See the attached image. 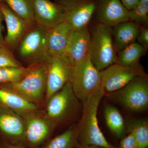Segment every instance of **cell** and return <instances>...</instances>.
<instances>
[{
    "instance_id": "484cf974",
    "label": "cell",
    "mask_w": 148,
    "mask_h": 148,
    "mask_svg": "<svg viewBox=\"0 0 148 148\" xmlns=\"http://www.w3.org/2000/svg\"><path fill=\"white\" fill-rule=\"evenodd\" d=\"M28 68H0V84L12 83L21 79L27 73Z\"/></svg>"
},
{
    "instance_id": "4dcf8cb0",
    "label": "cell",
    "mask_w": 148,
    "mask_h": 148,
    "mask_svg": "<svg viewBox=\"0 0 148 148\" xmlns=\"http://www.w3.org/2000/svg\"><path fill=\"white\" fill-rule=\"evenodd\" d=\"M3 19H4L1 12L0 10V47L5 45L4 37L3 34Z\"/></svg>"
},
{
    "instance_id": "2e32d148",
    "label": "cell",
    "mask_w": 148,
    "mask_h": 148,
    "mask_svg": "<svg viewBox=\"0 0 148 148\" xmlns=\"http://www.w3.org/2000/svg\"><path fill=\"white\" fill-rule=\"evenodd\" d=\"M90 39L88 27L72 31L65 53L72 67L89 55Z\"/></svg>"
},
{
    "instance_id": "5bb4252c",
    "label": "cell",
    "mask_w": 148,
    "mask_h": 148,
    "mask_svg": "<svg viewBox=\"0 0 148 148\" xmlns=\"http://www.w3.org/2000/svg\"><path fill=\"white\" fill-rule=\"evenodd\" d=\"M25 121L19 114L0 106V135L10 143L24 142Z\"/></svg>"
},
{
    "instance_id": "ffe728a7",
    "label": "cell",
    "mask_w": 148,
    "mask_h": 148,
    "mask_svg": "<svg viewBox=\"0 0 148 148\" xmlns=\"http://www.w3.org/2000/svg\"><path fill=\"white\" fill-rule=\"evenodd\" d=\"M147 51L140 44L135 42L118 52L116 63L126 66H138L140 64V58Z\"/></svg>"
},
{
    "instance_id": "d6a6232c",
    "label": "cell",
    "mask_w": 148,
    "mask_h": 148,
    "mask_svg": "<svg viewBox=\"0 0 148 148\" xmlns=\"http://www.w3.org/2000/svg\"><path fill=\"white\" fill-rule=\"evenodd\" d=\"M139 2L140 4L148 3V0H139Z\"/></svg>"
},
{
    "instance_id": "e0dca14e",
    "label": "cell",
    "mask_w": 148,
    "mask_h": 148,
    "mask_svg": "<svg viewBox=\"0 0 148 148\" xmlns=\"http://www.w3.org/2000/svg\"><path fill=\"white\" fill-rule=\"evenodd\" d=\"M73 30L70 25L64 21L46 31V46L50 56H65L69 38Z\"/></svg>"
},
{
    "instance_id": "5b68a950",
    "label": "cell",
    "mask_w": 148,
    "mask_h": 148,
    "mask_svg": "<svg viewBox=\"0 0 148 148\" xmlns=\"http://www.w3.org/2000/svg\"><path fill=\"white\" fill-rule=\"evenodd\" d=\"M46 30L35 24L15 49L19 58L29 66L45 63L50 57L46 46Z\"/></svg>"
},
{
    "instance_id": "cb8c5ba5",
    "label": "cell",
    "mask_w": 148,
    "mask_h": 148,
    "mask_svg": "<svg viewBox=\"0 0 148 148\" xmlns=\"http://www.w3.org/2000/svg\"><path fill=\"white\" fill-rule=\"evenodd\" d=\"M130 132L134 134L138 148H147L148 124L146 120L135 119L131 121L127 126Z\"/></svg>"
},
{
    "instance_id": "4fadbf2b",
    "label": "cell",
    "mask_w": 148,
    "mask_h": 148,
    "mask_svg": "<svg viewBox=\"0 0 148 148\" xmlns=\"http://www.w3.org/2000/svg\"><path fill=\"white\" fill-rule=\"evenodd\" d=\"M35 23L45 30L52 29L65 21L62 6L50 0H32Z\"/></svg>"
},
{
    "instance_id": "44dd1931",
    "label": "cell",
    "mask_w": 148,
    "mask_h": 148,
    "mask_svg": "<svg viewBox=\"0 0 148 148\" xmlns=\"http://www.w3.org/2000/svg\"><path fill=\"white\" fill-rule=\"evenodd\" d=\"M107 126L114 135L118 138L122 137L125 130L124 119L119 111L115 107L107 106L104 111Z\"/></svg>"
},
{
    "instance_id": "6da1fadb",
    "label": "cell",
    "mask_w": 148,
    "mask_h": 148,
    "mask_svg": "<svg viewBox=\"0 0 148 148\" xmlns=\"http://www.w3.org/2000/svg\"><path fill=\"white\" fill-rule=\"evenodd\" d=\"M104 95L101 87L82 102V115L77 125L78 143L82 148L89 146L114 148L106 140L98 125V108Z\"/></svg>"
},
{
    "instance_id": "30bf717a",
    "label": "cell",
    "mask_w": 148,
    "mask_h": 148,
    "mask_svg": "<svg viewBox=\"0 0 148 148\" xmlns=\"http://www.w3.org/2000/svg\"><path fill=\"white\" fill-rule=\"evenodd\" d=\"M62 6L65 21L76 30L87 27L95 14L97 0H55Z\"/></svg>"
},
{
    "instance_id": "8fae6325",
    "label": "cell",
    "mask_w": 148,
    "mask_h": 148,
    "mask_svg": "<svg viewBox=\"0 0 148 148\" xmlns=\"http://www.w3.org/2000/svg\"><path fill=\"white\" fill-rule=\"evenodd\" d=\"M47 88L45 102L70 82L72 66L65 56H50L47 62Z\"/></svg>"
},
{
    "instance_id": "9c48e42d",
    "label": "cell",
    "mask_w": 148,
    "mask_h": 148,
    "mask_svg": "<svg viewBox=\"0 0 148 148\" xmlns=\"http://www.w3.org/2000/svg\"><path fill=\"white\" fill-rule=\"evenodd\" d=\"M101 88L105 94L124 87L135 77L147 76L141 65L126 66L115 63L101 71Z\"/></svg>"
},
{
    "instance_id": "ac0fdd59",
    "label": "cell",
    "mask_w": 148,
    "mask_h": 148,
    "mask_svg": "<svg viewBox=\"0 0 148 148\" xmlns=\"http://www.w3.org/2000/svg\"><path fill=\"white\" fill-rule=\"evenodd\" d=\"M0 106L14 111L20 115L40 110L39 106L27 101L5 84H0Z\"/></svg>"
},
{
    "instance_id": "7402d4cb",
    "label": "cell",
    "mask_w": 148,
    "mask_h": 148,
    "mask_svg": "<svg viewBox=\"0 0 148 148\" xmlns=\"http://www.w3.org/2000/svg\"><path fill=\"white\" fill-rule=\"evenodd\" d=\"M77 125L51 139L42 148H74L78 144Z\"/></svg>"
},
{
    "instance_id": "8992f818",
    "label": "cell",
    "mask_w": 148,
    "mask_h": 148,
    "mask_svg": "<svg viewBox=\"0 0 148 148\" xmlns=\"http://www.w3.org/2000/svg\"><path fill=\"white\" fill-rule=\"evenodd\" d=\"M45 103L46 114L57 125L71 118L79 108L78 99L70 82L54 93Z\"/></svg>"
},
{
    "instance_id": "d4e9b609",
    "label": "cell",
    "mask_w": 148,
    "mask_h": 148,
    "mask_svg": "<svg viewBox=\"0 0 148 148\" xmlns=\"http://www.w3.org/2000/svg\"><path fill=\"white\" fill-rule=\"evenodd\" d=\"M128 20L140 27H147L148 3H139L135 8L128 11Z\"/></svg>"
},
{
    "instance_id": "d6986e66",
    "label": "cell",
    "mask_w": 148,
    "mask_h": 148,
    "mask_svg": "<svg viewBox=\"0 0 148 148\" xmlns=\"http://www.w3.org/2000/svg\"><path fill=\"white\" fill-rule=\"evenodd\" d=\"M140 28L138 24L130 21L121 22L112 28L114 44L118 52L136 42Z\"/></svg>"
},
{
    "instance_id": "f1b7e54d",
    "label": "cell",
    "mask_w": 148,
    "mask_h": 148,
    "mask_svg": "<svg viewBox=\"0 0 148 148\" xmlns=\"http://www.w3.org/2000/svg\"><path fill=\"white\" fill-rule=\"evenodd\" d=\"M147 51L148 49V29L147 27H140L137 40Z\"/></svg>"
},
{
    "instance_id": "3957f363",
    "label": "cell",
    "mask_w": 148,
    "mask_h": 148,
    "mask_svg": "<svg viewBox=\"0 0 148 148\" xmlns=\"http://www.w3.org/2000/svg\"><path fill=\"white\" fill-rule=\"evenodd\" d=\"M47 62L29 66L27 67V73L21 79L16 82L5 84L27 101L40 106L45 101Z\"/></svg>"
},
{
    "instance_id": "603a6c76",
    "label": "cell",
    "mask_w": 148,
    "mask_h": 148,
    "mask_svg": "<svg viewBox=\"0 0 148 148\" xmlns=\"http://www.w3.org/2000/svg\"><path fill=\"white\" fill-rule=\"evenodd\" d=\"M18 16L35 23L32 0H1Z\"/></svg>"
},
{
    "instance_id": "277c9868",
    "label": "cell",
    "mask_w": 148,
    "mask_h": 148,
    "mask_svg": "<svg viewBox=\"0 0 148 148\" xmlns=\"http://www.w3.org/2000/svg\"><path fill=\"white\" fill-rule=\"evenodd\" d=\"M70 82L77 98L82 102L101 88V72L89 55L73 66Z\"/></svg>"
},
{
    "instance_id": "4316f807",
    "label": "cell",
    "mask_w": 148,
    "mask_h": 148,
    "mask_svg": "<svg viewBox=\"0 0 148 148\" xmlns=\"http://www.w3.org/2000/svg\"><path fill=\"white\" fill-rule=\"evenodd\" d=\"M10 50L5 45L0 47V68H23Z\"/></svg>"
},
{
    "instance_id": "836d02e7",
    "label": "cell",
    "mask_w": 148,
    "mask_h": 148,
    "mask_svg": "<svg viewBox=\"0 0 148 148\" xmlns=\"http://www.w3.org/2000/svg\"><path fill=\"white\" fill-rule=\"evenodd\" d=\"M83 148H98V147L95 146H89L84 147Z\"/></svg>"
},
{
    "instance_id": "ba28073f",
    "label": "cell",
    "mask_w": 148,
    "mask_h": 148,
    "mask_svg": "<svg viewBox=\"0 0 148 148\" xmlns=\"http://www.w3.org/2000/svg\"><path fill=\"white\" fill-rule=\"evenodd\" d=\"M21 116L25 121L24 143L30 148H36L44 143L57 125L40 110Z\"/></svg>"
},
{
    "instance_id": "83f0119b",
    "label": "cell",
    "mask_w": 148,
    "mask_h": 148,
    "mask_svg": "<svg viewBox=\"0 0 148 148\" xmlns=\"http://www.w3.org/2000/svg\"><path fill=\"white\" fill-rule=\"evenodd\" d=\"M123 139L120 143V148H138V144L134 134L132 132Z\"/></svg>"
},
{
    "instance_id": "52a82bcc",
    "label": "cell",
    "mask_w": 148,
    "mask_h": 148,
    "mask_svg": "<svg viewBox=\"0 0 148 148\" xmlns=\"http://www.w3.org/2000/svg\"><path fill=\"white\" fill-rule=\"evenodd\" d=\"M108 94L130 110H145L148 107V75L135 77L121 89Z\"/></svg>"
},
{
    "instance_id": "7a4b0ae2",
    "label": "cell",
    "mask_w": 148,
    "mask_h": 148,
    "mask_svg": "<svg viewBox=\"0 0 148 148\" xmlns=\"http://www.w3.org/2000/svg\"><path fill=\"white\" fill-rule=\"evenodd\" d=\"M89 57L100 72L115 64L118 51L115 47L112 27L98 23L90 32Z\"/></svg>"
},
{
    "instance_id": "7c38bea8",
    "label": "cell",
    "mask_w": 148,
    "mask_h": 148,
    "mask_svg": "<svg viewBox=\"0 0 148 148\" xmlns=\"http://www.w3.org/2000/svg\"><path fill=\"white\" fill-rule=\"evenodd\" d=\"M0 10L3 16L7 27L5 45L11 50L14 51L24 35L36 24L18 16L1 0Z\"/></svg>"
},
{
    "instance_id": "1f68e13d",
    "label": "cell",
    "mask_w": 148,
    "mask_h": 148,
    "mask_svg": "<svg viewBox=\"0 0 148 148\" xmlns=\"http://www.w3.org/2000/svg\"><path fill=\"white\" fill-rule=\"evenodd\" d=\"M3 148H25L21 144H14L10 143L7 144Z\"/></svg>"
},
{
    "instance_id": "f546056e",
    "label": "cell",
    "mask_w": 148,
    "mask_h": 148,
    "mask_svg": "<svg viewBox=\"0 0 148 148\" xmlns=\"http://www.w3.org/2000/svg\"><path fill=\"white\" fill-rule=\"evenodd\" d=\"M123 5L128 10H130L140 3L139 0H120Z\"/></svg>"
},
{
    "instance_id": "9a60e30c",
    "label": "cell",
    "mask_w": 148,
    "mask_h": 148,
    "mask_svg": "<svg viewBox=\"0 0 148 148\" xmlns=\"http://www.w3.org/2000/svg\"><path fill=\"white\" fill-rule=\"evenodd\" d=\"M128 11L120 0H97L94 15L98 23L112 28L129 21Z\"/></svg>"
}]
</instances>
